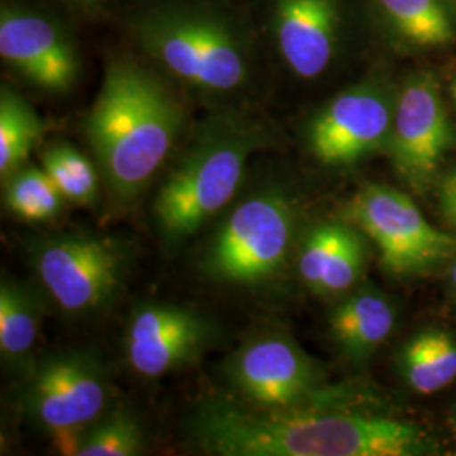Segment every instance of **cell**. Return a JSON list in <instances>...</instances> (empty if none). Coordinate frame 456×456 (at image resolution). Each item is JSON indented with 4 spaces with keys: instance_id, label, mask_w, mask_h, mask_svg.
Masks as SVG:
<instances>
[{
    "instance_id": "27",
    "label": "cell",
    "mask_w": 456,
    "mask_h": 456,
    "mask_svg": "<svg viewBox=\"0 0 456 456\" xmlns=\"http://www.w3.org/2000/svg\"><path fill=\"white\" fill-rule=\"evenodd\" d=\"M78 2H85V4H90V2H95V0H78Z\"/></svg>"
},
{
    "instance_id": "23",
    "label": "cell",
    "mask_w": 456,
    "mask_h": 456,
    "mask_svg": "<svg viewBox=\"0 0 456 456\" xmlns=\"http://www.w3.org/2000/svg\"><path fill=\"white\" fill-rule=\"evenodd\" d=\"M41 166L68 203L90 207L97 201V167L77 147L68 142L51 144L41 156Z\"/></svg>"
},
{
    "instance_id": "16",
    "label": "cell",
    "mask_w": 456,
    "mask_h": 456,
    "mask_svg": "<svg viewBox=\"0 0 456 456\" xmlns=\"http://www.w3.org/2000/svg\"><path fill=\"white\" fill-rule=\"evenodd\" d=\"M328 326L343 359L362 367L391 337L395 308L387 294L374 286H362L348 291L330 311Z\"/></svg>"
},
{
    "instance_id": "6",
    "label": "cell",
    "mask_w": 456,
    "mask_h": 456,
    "mask_svg": "<svg viewBox=\"0 0 456 456\" xmlns=\"http://www.w3.org/2000/svg\"><path fill=\"white\" fill-rule=\"evenodd\" d=\"M293 200L279 188L242 200L215 230L201 257L210 281L256 286L279 276L296 233Z\"/></svg>"
},
{
    "instance_id": "19",
    "label": "cell",
    "mask_w": 456,
    "mask_h": 456,
    "mask_svg": "<svg viewBox=\"0 0 456 456\" xmlns=\"http://www.w3.org/2000/svg\"><path fill=\"white\" fill-rule=\"evenodd\" d=\"M399 370L418 394H435L456 379V337L444 330H426L399 352Z\"/></svg>"
},
{
    "instance_id": "24",
    "label": "cell",
    "mask_w": 456,
    "mask_h": 456,
    "mask_svg": "<svg viewBox=\"0 0 456 456\" xmlns=\"http://www.w3.org/2000/svg\"><path fill=\"white\" fill-rule=\"evenodd\" d=\"M440 207L448 222L456 227V167L446 173L441 180Z\"/></svg>"
},
{
    "instance_id": "25",
    "label": "cell",
    "mask_w": 456,
    "mask_h": 456,
    "mask_svg": "<svg viewBox=\"0 0 456 456\" xmlns=\"http://www.w3.org/2000/svg\"><path fill=\"white\" fill-rule=\"evenodd\" d=\"M450 279H452V284H453V288H455L456 291V262L452 265V271H450Z\"/></svg>"
},
{
    "instance_id": "11",
    "label": "cell",
    "mask_w": 456,
    "mask_h": 456,
    "mask_svg": "<svg viewBox=\"0 0 456 456\" xmlns=\"http://www.w3.org/2000/svg\"><path fill=\"white\" fill-rule=\"evenodd\" d=\"M394 107L395 92L386 83L367 80L343 90L311 118V154L328 167H348L386 151Z\"/></svg>"
},
{
    "instance_id": "7",
    "label": "cell",
    "mask_w": 456,
    "mask_h": 456,
    "mask_svg": "<svg viewBox=\"0 0 456 456\" xmlns=\"http://www.w3.org/2000/svg\"><path fill=\"white\" fill-rule=\"evenodd\" d=\"M109 375L95 354L63 350L34 360L17 403L22 416L71 455L83 431L109 409Z\"/></svg>"
},
{
    "instance_id": "21",
    "label": "cell",
    "mask_w": 456,
    "mask_h": 456,
    "mask_svg": "<svg viewBox=\"0 0 456 456\" xmlns=\"http://www.w3.org/2000/svg\"><path fill=\"white\" fill-rule=\"evenodd\" d=\"M43 120L31 103L9 86L0 92V176L2 180L28 164L43 137Z\"/></svg>"
},
{
    "instance_id": "2",
    "label": "cell",
    "mask_w": 456,
    "mask_h": 456,
    "mask_svg": "<svg viewBox=\"0 0 456 456\" xmlns=\"http://www.w3.org/2000/svg\"><path fill=\"white\" fill-rule=\"evenodd\" d=\"M183 126V103L159 75L127 58L107 66L83 127L115 203L131 205L146 191Z\"/></svg>"
},
{
    "instance_id": "3",
    "label": "cell",
    "mask_w": 456,
    "mask_h": 456,
    "mask_svg": "<svg viewBox=\"0 0 456 456\" xmlns=\"http://www.w3.org/2000/svg\"><path fill=\"white\" fill-rule=\"evenodd\" d=\"M264 142V127L237 115L213 118L201 129L152 201L164 244H184L227 207L242 184L247 161Z\"/></svg>"
},
{
    "instance_id": "12",
    "label": "cell",
    "mask_w": 456,
    "mask_h": 456,
    "mask_svg": "<svg viewBox=\"0 0 456 456\" xmlns=\"http://www.w3.org/2000/svg\"><path fill=\"white\" fill-rule=\"evenodd\" d=\"M216 342L218 326L203 313L152 301L132 311L124 352L132 372L152 380L193 365Z\"/></svg>"
},
{
    "instance_id": "26",
    "label": "cell",
    "mask_w": 456,
    "mask_h": 456,
    "mask_svg": "<svg viewBox=\"0 0 456 456\" xmlns=\"http://www.w3.org/2000/svg\"><path fill=\"white\" fill-rule=\"evenodd\" d=\"M452 97H453L456 103V78L453 80V83H452Z\"/></svg>"
},
{
    "instance_id": "9",
    "label": "cell",
    "mask_w": 456,
    "mask_h": 456,
    "mask_svg": "<svg viewBox=\"0 0 456 456\" xmlns=\"http://www.w3.org/2000/svg\"><path fill=\"white\" fill-rule=\"evenodd\" d=\"M222 374L230 394L264 409L318 406L331 401L323 370L291 337L259 333L230 354Z\"/></svg>"
},
{
    "instance_id": "14",
    "label": "cell",
    "mask_w": 456,
    "mask_h": 456,
    "mask_svg": "<svg viewBox=\"0 0 456 456\" xmlns=\"http://www.w3.org/2000/svg\"><path fill=\"white\" fill-rule=\"evenodd\" d=\"M277 49L296 77L311 80L331 65L340 41L338 0H276Z\"/></svg>"
},
{
    "instance_id": "10",
    "label": "cell",
    "mask_w": 456,
    "mask_h": 456,
    "mask_svg": "<svg viewBox=\"0 0 456 456\" xmlns=\"http://www.w3.org/2000/svg\"><path fill=\"white\" fill-rule=\"evenodd\" d=\"M456 146V129L429 71L409 75L395 94L387 154L397 176L416 193L436 178L440 164Z\"/></svg>"
},
{
    "instance_id": "17",
    "label": "cell",
    "mask_w": 456,
    "mask_h": 456,
    "mask_svg": "<svg viewBox=\"0 0 456 456\" xmlns=\"http://www.w3.org/2000/svg\"><path fill=\"white\" fill-rule=\"evenodd\" d=\"M43 294L33 286L2 277L0 282V357L4 367L24 375L33 367L31 357L45 313Z\"/></svg>"
},
{
    "instance_id": "15",
    "label": "cell",
    "mask_w": 456,
    "mask_h": 456,
    "mask_svg": "<svg viewBox=\"0 0 456 456\" xmlns=\"http://www.w3.org/2000/svg\"><path fill=\"white\" fill-rule=\"evenodd\" d=\"M367 242L348 222L322 224L299 247L297 273L313 293L337 296L352 291L363 277Z\"/></svg>"
},
{
    "instance_id": "13",
    "label": "cell",
    "mask_w": 456,
    "mask_h": 456,
    "mask_svg": "<svg viewBox=\"0 0 456 456\" xmlns=\"http://www.w3.org/2000/svg\"><path fill=\"white\" fill-rule=\"evenodd\" d=\"M0 54L34 86L65 94L80 77V58L66 34L46 17L4 7Z\"/></svg>"
},
{
    "instance_id": "8",
    "label": "cell",
    "mask_w": 456,
    "mask_h": 456,
    "mask_svg": "<svg viewBox=\"0 0 456 456\" xmlns=\"http://www.w3.org/2000/svg\"><path fill=\"white\" fill-rule=\"evenodd\" d=\"M343 220L374 242L392 276H419L456 254V237L431 225L406 193L389 184H365L345 205Z\"/></svg>"
},
{
    "instance_id": "18",
    "label": "cell",
    "mask_w": 456,
    "mask_h": 456,
    "mask_svg": "<svg viewBox=\"0 0 456 456\" xmlns=\"http://www.w3.org/2000/svg\"><path fill=\"white\" fill-rule=\"evenodd\" d=\"M389 33L404 46L443 48L456 41L453 0H375Z\"/></svg>"
},
{
    "instance_id": "20",
    "label": "cell",
    "mask_w": 456,
    "mask_h": 456,
    "mask_svg": "<svg viewBox=\"0 0 456 456\" xmlns=\"http://www.w3.org/2000/svg\"><path fill=\"white\" fill-rule=\"evenodd\" d=\"M4 207L17 220L46 224L65 210V196L43 166L24 164L4 178Z\"/></svg>"
},
{
    "instance_id": "1",
    "label": "cell",
    "mask_w": 456,
    "mask_h": 456,
    "mask_svg": "<svg viewBox=\"0 0 456 456\" xmlns=\"http://www.w3.org/2000/svg\"><path fill=\"white\" fill-rule=\"evenodd\" d=\"M186 436L210 456H412L428 452L423 431L382 414L252 406L233 394L198 403Z\"/></svg>"
},
{
    "instance_id": "22",
    "label": "cell",
    "mask_w": 456,
    "mask_h": 456,
    "mask_svg": "<svg viewBox=\"0 0 456 456\" xmlns=\"http://www.w3.org/2000/svg\"><path fill=\"white\" fill-rule=\"evenodd\" d=\"M147 450L141 419L127 408H109L75 443V456H139Z\"/></svg>"
},
{
    "instance_id": "5",
    "label": "cell",
    "mask_w": 456,
    "mask_h": 456,
    "mask_svg": "<svg viewBox=\"0 0 456 456\" xmlns=\"http://www.w3.org/2000/svg\"><path fill=\"white\" fill-rule=\"evenodd\" d=\"M36 277L56 308L71 318L107 310L129 276L131 247L109 235L65 232L29 247Z\"/></svg>"
},
{
    "instance_id": "4",
    "label": "cell",
    "mask_w": 456,
    "mask_h": 456,
    "mask_svg": "<svg viewBox=\"0 0 456 456\" xmlns=\"http://www.w3.org/2000/svg\"><path fill=\"white\" fill-rule=\"evenodd\" d=\"M142 48L154 61L196 92L228 95L250 77L244 39L227 19L198 7H164L137 26Z\"/></svg>"
}]
</instances>
